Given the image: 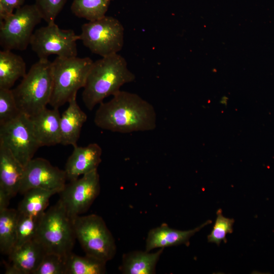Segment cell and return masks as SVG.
Returning a JSON list of instances; mask_svg holds the SVG:
<instances>
[{
    "instance_id": "obj_1",
    "label": "cell",
    "mask_w": 274,
    "mask_h": 274,
    "mask_svg": "<svg viewBox=\"0 0 274 274\" xmlns=\"http://www.w3.org/2000/svg\"><path fill=\"white\" fill-rule=\"evenodd\" d=\"M101 102L94 118L98 127L113 132L130 133L154 130L157 116L153 106L139 95L119 91Z\"/></svg>"
},
{
    "instance_id": "obj_2",
    "label": "cell",
    "mask_w": 274,
    "mask_h": 274,
    "mask_svg": "<svg viewBox=\"0 0 274 274\" xmlns=\"http://www.w3.org/2000/svg\"><path fill=\"white\" fill-rule=\"evenodd\" d=\"M135 75L127 66L125 58L117 53L93 62L82 92V100L89 110L110 95L120 91L124 84L134 80Z\"/></svg>"
},
{
    "instance_id": "obj_3",
    "label": "cell",
    "mask_w": 274,
    "mask_h": 274,
    "mask_svg": "<svg viewBox=\"0 0 274 274\" xmlns=\"http://www.w3.org/2000/svg\"><path fill=\"white\" fill-rule=\"evenodd\" d=\"M53 91L52 62L39 59L12 92L21 112L29 117L46 108Z\"/></svg>"
},
{
    "instance_id": "obj_4",
    "label": "cell",
    "mask_w": 274,
    "mask_h": 274,
    "mask_svg": "<svg viewBox=\"0 0 274 274\" xmlns=\"http://www.w3.org/2000/svg\"><path fill=\"white\" fill-rule=\"evenodd\" d=\"M35 238L46 253L66 258L76 239L72 218L58 200L40 217Z\"/></svg>"
},
{
    "instance_id": "obj_5",
    "label": "cell",
    "mask_w": 274,
    "mask_h": 274,
    "mask_svg": "<svg viewBox=\"0 0 274 274\" xmlns=\"http://www.w3.org/2000/svg\"><path fill=\"white\" fill-rule=\"evenodd\" d=\"M93 61L88 57L57 56L52 62L53 91L49 105L58 108L84 88Z\"/></svg>"
},
{
    "instance_id": "obj_6",
    "label": "cell",
    "mask_w": 274,
    "mask_h": 274,
    "mask_svg": "<svg viewBox=\"0 0 274 274\" xmlns=\"http://www.w3.org/2000/svg\"><path fill=\"white\" fill-rule=\"evenodd\" d=\"M76 239L86 255L107 262L116 253L115 239L102 218L95 214L72 218Z\"/></svg>"
},
{
    "instance_id": "obj_7",
    "label": "cell",
    "mask_w": 274,
    "mask_h": 274,
    "mask_svg": "<svg viewBox=\"0 0 274 274\" xmlns=\"http://www.w3.org/2000/svg\"><path fill=\"white\" fill-rule=\"evenodd\" d=\"M80 40L94 54L102 57L117 53L124 44V28L112 16L104 17L84 24Z\"/></svg>"
},
{
    "instance_id": "obj_8",
    "label": "cell",
    "mask_w": 274,
    "mask_h": 274,
    "mask_svg": "<svg viewBox=\"0 0 274 274\" xmlns=\"http://www.w3.org/2000/svg\"><path fill=\"white\" fill-rule=\"evenodd\" d=\"M35 4L23 5L0 22V45L4 50L24 51L30 44L35 27L42 19Z\"/></svg>"
},
{
    "instance_id": "obj_9",
    "label": "cell",
    "mask_w": 274,
    "mask_h": 274,
    "mask_svg": "<svg viewBox=\"0 0 274 274\" xmlns=\"http://www.w3.org/2000/svg\"><path fill=\"white\" fill-rule=\"evenodd\" d=\"M0 143L9 149L24 166L41 147L30 118L23 113L0 125Z\"/></svg>"
},
{
    "instance_id": "obj_10",
    "label": "cell",
    "mask_w": 274,
    "mask_h": 274,
    "mask_svg": "<svg viewBox=\"0 0 274 274\" xmlns=\"http://www.w3.org/2000/svg\"><path fill=\"white\" fill-rule=\"evenodd\" d=\"M78 40L80 36L73 30L61 29L53 22L36 29L29 45L39 59H48L52 55L75 57L77 55Z\"/></svg>"
},
{
    "instance_id": "obj_11",
    "label": "cell",
    "mask_w": 274,
    "mask_h": 274,
    "mask_svg": "<svg viewBox=\"0 0 274 274\" xmlns=\"http://www.w3.org/2000/svg\"><path fill=\"white\" fill-rule=\"evenodd\" d=\"M99 192V175L96 169L66 184L59 193V201L73 218L86 212Z\"/></svg>"
},
{
    "instance_id": "obj_12",
    "label": "cell",
    "mask_w": 274,
    "mask_h": 274,
    "mask_svg": "<svg viewBox=\"0 0 274 274\" xmlns=\"http://www.w3.org/2000/svg\"><path fill=\"white\" fill-rule=\"evenodd\" d=\"M66 180L64 170L52 165L44 158H33L24 166L19 193L23 194L30 189L41 188L59 193Z\"/></svg>"
},
{
    "instance_id": "obj_13",
    "label": "cell",
    "mask_w": 274,
    "mask_h": 274,
    "mask_svg": "<svg viewBox=\"0 0 274 274\" xmlns=\"http://www.w3.org/2000/svg\"><path fill=\"white\" fill-rule=\"evenodd\" d=\"M46 252L36 238L14 248L8 255L10 264L7 274H33L41 264Z\"/></svg>"
},
{
    "instance_id": "obj_14",
    "label": "cell",
    "mask_w": 274,
    "mask_h": 274,
    "mask_svg": "<svg viewBox=\"0 0 274 274\" xmlns=\"http://www.w3.org/2000/svg\"><path fill=\"white\" fill-rule=\"evenodd\" d=\"M101 148L96 143L85 147H74L65 164L64 170L67 180H76L81 175L97 169L101 161Z\"/></svg>"
},
{
    "instance_id": "obj_15",
    "label": "cell",
    "mask_w": 274,
    "mask_h": 274,
    "mask_svg": "<svg viewBox=\"0 0 274 274\" xmlns=\"http://www.w3.org/2000/svg\"><path fill=\"white\" fill-rule=\"evenodd\" d=\"M212 223L207 220L194 229L188 230H179L171 228L164 223L160 226L151 229L148 233L146 241V251L150 252L156 248L185 244L189 245L190 238L206 225Z\"/></svg>"
},
{
    "instance_id": "obj_16",
    "label": "cell",
    "mask_w": 274,
    "mask_h": 274,
    "mask_svg": "<svg viewBox=\"0 0 274 274\" xmlns=\"http://www.w3.org/2000/svg\"><path fill=\"white\" fill-rule=\"evenodd\" d=\"M24 166L0 143V190L11 198L19 192Z\"/></svg>"
},
{
    "instance_id": "obj_17",
    "label": "cell",
    "mask_w": 274,
    "mask_h": 274,
    "mask_svg": "<svg viewBox=\"0 0 274 274\" xmlns=\"http://www.w3.org/2000/svg\"><path fill=\"white\" fill-rule=\"evenodd\" d=\"M36 136L42 146L60 144V118L58 108H47L30 117Z\"/></svg>"
},
{
    "instance_id": "obj_18",
    "label": "cell",
    "mask_w": 274,
    "mask_h": 274,
    "mask_svg": "<svg viewBox=\"0 0 274 274\" xmlns=\"http://www.w3.org/2000/svg\"><path fill=\"white\" fill-rule=\"evenodd\" d=\"M67 109L60 118V144L64 146H77L81 131L87 116L78 105L76 97L68 102Z\"/></svg>"
},
{
    "instance_id": "obj_19",
    "label": "cell",
    "mask_w": 274,
    "mask_h": 274,
    "mask_svg": "<svg viewBox=\"0 0 274 274\" xmlns=\"http://www.w3.org/2000/svg\"><path fill=\"white\" fill-rule=\"evenodd\" d=\"M164 248L156 252L134 251L123 254L122 264L119 267L124 274H154L157 263Z\"/></svg>"
},
{
    "instance_id": "obj_20",
    "label": "cell",
    "mask_w": 274,
    "mask_h": 274,
    "mask_svg": "<svg viewBox=\"0 0 274 274\" xmlns=\"http://www.w3.org/2000/svg\"><path fill=\"white\" fill-rule=\"evenodd\" d=\"M26 73L25 62L20 56L11 50L0 51V89H10Z\"/></svg>"
},
{
    "instance_id": "obj_21",
    "label": "cell",
    "mask_w": 274,
    "mask_h": 274,
    "mask_svg": "<svg viewBox=\"0 0 274 274\" xmlns=\"http://www.w3.org/2000/svg\"><path fill=\"white\" fill-rule=\"evenodd\" d=\"M58 193L56 191L41 188H32L24 194L19 202L17 211L19 213L39 218L46 211L50 198Z\"/></svg>"
},
{
    "instance_id": "obj_22",
    "label": "cell",
    "mask_w": 274,
    "mask_h": 274,
    "mask_svg": "<svg viewBox=\"0 0 274 274\" xmlns=\"http://www.w3.org/2000/svg\"><path fill=\"white\" fill-rule=\"evenodd\" d=\"M17 210L5 209L0 211V250L9 255L16 242Z\"/></svg>"
},
{
    "instance_id": "obj_23",
    "label": "cell",
    "mask_w": 274,
    "mask_h": 274,
    "mask_svg": "<svg viewBox=\"0 0 274 274\" xmlns=\"http://www.w3.org/2000/svg\"><path fill=\"white\" fill-rule=\"evenodd\" d=\"M106 262L86 255L80 256L73 253L66 258V274H104Z\"/></svg>"
},
{
    "instance_id": "obj_24",
    "label": "cell",
    "mask_w": 274,
    "mask_h": 274,
    "mask_svg": "<svg viewBox=\"0 0 274 274\" xmlns=\"http://www.w3.org/2000/svg\"><path fill=\"white\" fill-rule=\"evenodd\" d=\"M111 1L73 0L71 10L79 18L94 21L106 16Z\"/></svg>"
},
{
    "instance_id": "obj_25",
    "label": "cell",
    "mask_w": 274,
    "mask_h": 274,
    "mask_svg": "<svg viewBox=\"0 0 274 274\" xmlns=\"http://www.w3.org/2000/svg\"><path fill=\"white\" fill-rule=\"evenodd\" d=\"M40 218L18 212L16 242L14 248L35 238Z\"/></svg>"
},
{
    "instance_id": "obj_26",
    "label": "cell",
    "mask_w": 274,
    "mask_h": 274,
    "mask_svg": "<svg viewBox=\"0 0 274 274\" xmlns=\"http://www.w3.org/2000/svg\"><path fill=\"white\" fill-rule=\"evenodd\" d=\"M21 113L12 90L0 89V125L14 119Z\"/></svg>"
},
{
    "instance_id": "obj_27",
    "label": "cell",
    "mask_w": 274,
    "mask_h": 274,
    "mask_svg": "<svg viewBox=\"0 0 274 274\" xmlns=\"http://www.w3.org/2000/svg\"><path fill=\"white\" fill-rule=\"evenodd\" d=\"M217 218L213 229L208 236V241L219 246L222 241L227 242L226 236L233 231V225L235 222L232 218L225 217L221 209L217 212Z\"/></svg>"
},
{
    "instance_id": "obj_28",
    "label": "cell",
    "mask_w": 274,
    "mask_h": 274,
    "mask_svg": "<svg viewBox=\"0 0 274 274\" xmlns=\"http://www.w3.org/2000/svg\"><path fill=\"white\" fill-rule=\"evenodd\" d=\"M66 259L53 253H46L33 274H66Z\"/></svg>"
},
{
    "instance_id": "obj_29",
    "label": "cell",
    "mask_w": 274,
    "mask_h": 274,
    "mask_svg": "<svg viewBox=\"0 0 274 274\" xmlns=\"http://www.w3.org/2000/svg\"><path fill=\"white\" fill-rule=\"evenodd\" d=\"M67 0H35V5L43 19L47 24L55 22V20L62 10Z\"/></svg>"
},
{
    "instance_id": "obj_30",
    "label": "cell",
    "mask_w": 274,
    "mask_h": 274,
    "mask_svg": "<svg viewBox=\"0 0 274 274\" xmlns=\"http://www.w3.org/2000/svg\"><path fill=\"white\" fill-rule=\"evenodd\" d=\"M24 0H0V22L13 14L14 10L23 6Z\"/></svg>"
},
{
    "instance_id": "obj_31",
    "label": "cell",
    "mask_w": 274,
    "mask_h": 274,
    "mask_svg": "<svg viewBox=\"0 0 274 274\" xmlns=\"http://www.w3.org/2000/svg\"><path fill=\"white\" fill-rule=\"evenodd\" d=\"M11 197L2 190H0V211L8 208Z\"/></svg>"
}]
</instances>
